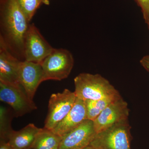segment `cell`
Returning <instances> with one entry per match:
<instances>
[{
  "mask_svg": "<svg viewBox=\"0 0 149 149\" xmlns=\"http://www.w3.org/2000/svg\"><path fill=\"white\" fill-rule=\"evenodd\" d=\"M29 21L17 0H1L0 39L14 56L24 61V40Z\"/></svg>",
  "mask_w": 149,
  "mask_h": 149,
  "instance_id": "cell-1",
  "label": "cell"
},
{
  "mask_svg": "<svg viewBox=\"0 0 149 149\" xmlns=\"http://www.w3.org/2000/svg\"><path fill=\"white\" fill-rule=\"evenodd\" d=\"M74 81L76 97L84 101L121 97L109 81L100 74L80 73L74 78Z\"/></svg>",
  "mask_w": 149,
  "mask_h": 149,
  "instance_id": "cell-2",
  "label": "cell"
},
{
  "mask_svg": "<svg viewBox=\"0 0 149 149\" xmlns=\"http://www.w3.org/2000/svg\"><path fill=\"white\" fill-rule=\"evenodd\" d=\"M130 129L128 120L118 123L96 133L89 146L95 149H131Z\"/></svg>",
  "mask_w": 149,
  "mask_h": 149,
  "instance_id": "cell-3",
  "label": "cell"
},
{
  "mask_svg": "<svg viewBox=\"0 0 149 149\" xmlns=\"http://www.w3.org/2000/svg\"><path fill=\"white\" fill-rule=\"evenodd\" d=\"M74 63L73 56L69 51L54 49L41 63L43 82L48 80L61 81L67 78L72 71Z\"/></svg>",
  "mask_w": 149,
  "mask_h": 149,
  "instance_id": "cell-4",
  "label": "cell"
},
{
  "mask_svg": "<svg viewBox=\"0 0 149 149\" xmlns=\"http://www.w3.org/2000/svg\"><path fill=\"white\" fill-rule=\"evenodd\" d=\"M77 97L74 92L65 89L51 96L44 128L52 130L67 115L74 106Z\"/></svg>",
  "mask_w": 149,
  "mask_h": 149,
  "instance_id": "cell-5",
  "label": "cell"
},
{
  "mask_svg": "<svg viewBox=\"0 0 149 149\" xmlns=\"http://www.w3.org/2000/svg\"><path fill=\"white\" fill-rule=\"evenodd\" d=\"M0 100L8 104L13 109L14 116H23L37 109L21 86L11 85L0 81Z\"/></svg>",
  "mask_w": 149,
  "mask_h": 149,
  "instance_id": "cell-6",
  "label": "cell"
},
{
  "mask_svg": "<svg viewBox=\"0 0 149 149\" xmlns=\"http://www.w3.org/2000/svg\"><path fill=\"white\" fill-rule=\"evenodd\" d=\"M54 49L35 24H29L24 40L25 61L41 63Z\"/></svg>",
  "mask_w": 149,
  "mask_h": 149,
  "instance_id": "cell-7",
  "label": "cell"
},
{
  "mask_svg": "<svg viewBox=\"0 0 149 149\" xmlns=\"http://www.w3.org/2000/svg\"><path fill=\"white\" fill-rule=\"evenodd\" d=\"M96 133L93 120L86 119L61 137L58 149H83L89 146Z\"/></svg>",
  "mask_w": 149,
  "mask_h": 149,
  "instance_id": "cell-8",
  "label": "cell"
},
{
  "mask_svg": "<svg viewBox=\"0 0 149 149\" xmlns=\"http://www.w3.org/2000/svg\"><path fill=\"white\" fill-rule=\"evenodd\" d=\"M129 110L122 98L110 104L93 121L96 133L102 131L116 123L128 120Z\"/></svg>",
  "mask_w": 149,
  "mask_h": 149,
  "instance_id": "cell-9",
  "label": "cell"
},
{
  "mask_svg": "<svg viewBox=\"0 0 149 149\" xmlns=\"http://www.w3.org/2000/svg\"><path fill=\"white\" fill-rule=\"evenodd\" d=\"M18 76L20 85L28 97L33 100L37 88L43 82V70L41 63L21 61Z\"/></svg>",
  "mask_w": 149,
  "mask_h": 149,
  "instance_id": "cell-10",
  "label": "cell"
},
{
  "mask_svg": "<svg viewBox=\"0 0 149 149\" xmlns=\"http://www.w3.org/2000/svg\"><path fill=\"white\" fill-rule=\"evenodd\" d=\"M21 61L11 53L0 39V81L16 86L21 85L18 76Z\"/></svg>",
  "mask_w": 149,
  "mask_h": 149,
  "instance_id": "cell-11",
  "label": "cell"
},
{
  "mask_svg": "<svg viewBox=\"0 0 149 149\" xmlns=\"http://www.w3.org/2000/svg\"><path fill=\"white\" fill-rule=\"evenodd\" d=\"M86 119H88L85 101L77 98L74 106L69 113L52 130L62 137Z\"/></svg>",
  "mask_w": 149,
  "mask_h": 149,
  "instance_id": "cell-12",
  "label": "cell"
},
{
  "mask_svg": "<svg viewBox=\"0 0 149 149\" xmlns=\"http://www.w3.org/2000/svg\"><path fill=\"white\" fill-rule=\"evenodd\" d=\"M42 129L33 123H29L21 130H14L10 136L8 142L14 149L32 148L37 135Z\"/></svg>",
  "mask_w": 149,
  "mask_h": 149,
  "instance_id": "cell-13",
  "label": "cell"
},
{
  "mask_svg": "<svg viewBox=\"0 0 149 149\" xmlns=\"http://www.w3.org/2000/svg\"><path fill=\"white\" fill-rule=\"evenodd\" d=\"M61 137L52 130L42 128L35 139L32 149H56L58 148Z\"/></svg>",
  "mask_w": 149,
  "mask_h": 149,
  "instance_id": "cell-14",
  "label": "cell"
},
{
  "mask_svg": "<svg viewBox=\"0 0 149 149\" xmlns=\"http://www.w3.org/2000/svg\"><path fill=\"white\" fill-rule=\"evenodd\" d=\"M121 97L117 98L84 101L86 107L87 119L94 121L110 104Z\"/></svg>",
  "mask_w": 149,
  "mask_h": 149,
  "instance_id": "cell-15",
  "label": "cell"
},
{
  "mask_svg": "<svg viewBox=\"0 0 149 149\" xmlns=\"http://www.w3.org/2000/svg\"><path fill=\"white\" fill-rule=\"evenodd\" d=\"M11 118L8 111L6 107H0V136L1 141L8 142L9 139L14 131L11 125Z\"/></svg>",
  "mask_w": 149,
  "mask_h": 149,
  "instance_id": "cell-16",
  "label": "cell"
},
{
  "mask_svg": "<svg viewBox=\"0 0 149 149\" xmlns=\"http://www.w3.org/2000/svg\"><path fill=\"white\" fill-rule=\"evenodd\" d=\"M19 6L29 21L32 19L42 0H17Z\"/></svg>",
  "mask_w": 149,
  "mask_h": 149,
  "instance_id": "cell-17",
  "label": "cell"
},
{
  "mask_svg": "<svg viewBox=\"0 0 149 149\" xmlns=\"http://www.w3.org/2000/svg\"><path fill=\"white\" fill-rule=\"evenodd\" d=\"M141 7L145 22L149 29V0H136Z\"/></svg>",
  "mask_w": 149,
  "mask_h": 149,
  "instance_id": "cell-18",
  "label": "cell"
},
{
  "mask_svg": "<svg viewBox=\"0 0 149 149\" xmlns=\"http://www.w3.org/2000/svg\"><path fill=\"white\" fill-rule=\"evenodd\" d=\"M140 62L141 65L149 72V55L143 57Z\"/></svg>",
  "mask_w": 149,
  "mask_h": 149,
  "instance_id": "cell-19",
  "label": "cell"
},
{
  "mask_svg": "<svg viewBox=\"0 0 149 149\" xmlns=\"http://www.w3.org/2000/svg\"><path fill=\"white\" fill-rule=\"evenodd\" d=\"M0 149H14L8 142L1 141Z\"/></svg>",
  "mask_w": 149,
  "mask_h": 149,
  "instance_id": "cell-20",
  "label": "cell"
},
{
  "mask_svg": "<svg viewBox=\"0 0 149 149\" xmlns=\"http://www.w3.org/2000/svg\"><path fill=\"white\" fill-rule=\"evenodd\" d=\"M42 2L45 4L49 5V0H42Z\"/></svg>",
  "mask_w": 149,
  "mask_h": 149,
  "instance_id": "cell-21",
  "label": "cell"
},
{
  "mask_svg": "<svg viewBox=\"0 0 149 149\" xmlns=\"http://www.w3.org/2000/svg\"><path fill=\"white\" fill-rule=\"evenodd\" d=\"M83 149H95L93 147L91 146H89L86 147Z\"/></svg>",
  "mask_w": 149,
  "mask_h": 149,
  "instance_id": "cell-22",
  "label": "cell"
},
{
  "mask_svg": "<svg viewBox=\"0 0 149 149\" xmlns=\"http://www.w3.org/2000/svg\"><path fill=\"white\" fill-rule=\"evenodd\" d=\"M26 149H32V148H27Z\"/></svg>",
  "mask_w": 149,
  "mask_h": 149,
  "instance_id": "cell-23",
  "label": "cell"
},
{
  "mask_svg": "<svg viewBox=\"0 0 149 149\" xmlns=\"http://www.w3.org/2000/svg\"></svg>",
  "mask_w": 149,
  "mask_h": 149,
  "instance_id": "cell-24",
  "label": "cell"
},
{
  "mask_svg": "<svg viewBox=\"0 0 149 149\" xmlns=\"http://www.w3.org/2000/svg\"></svg>",
  "mask_w": 149,
  "mask_h": 149,
  "instance_id": "cell-25",
  "label": "cell"
}]
</instances>
